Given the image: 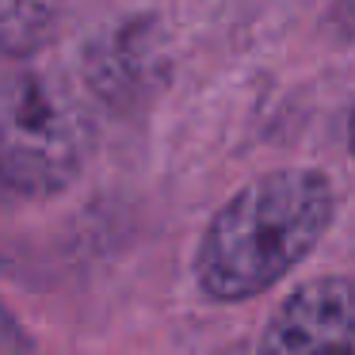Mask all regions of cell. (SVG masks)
Listing matches in <instances>:
<instances>
[{
    "label": "cell",
    "instance_id": "obj_1",
    "mask_svg": "<svg viewBox=\"0 0 355 355\" xmlns=\"http://www.w3.org/2000/svg\"><path fill=\"white\" fill-rule=\"evenodd\" d=\"M332 187L321 172L279 168L245 184L199 241L195 279L214 302H245L291 275L332 222Z\"/></svg>",
    "mask_w": 355,
    "mask_h": 355
},
{
    "label": "cell",
    "instance_id": "obj_2",
    "mask_svg": "<svg viewBox=\"0 0 355 355\" xmlns=\"http://www.w3.org/2000/svg\"><path fill=\"white\" fill-rule=\"evenodd\" d=\"M80 107L50 73L16 69L0 96V161L4 184L19 195L62 191L85 161Z\"/></svg>",
    "mask_w": 355,
    "mask_h": 355
},
{
    "label": "cell",
    "instance_id": "obj_3",
    "mask_svg": "<svg viewBox=\"0 0 355 355\" xmlns=\"http://www.w3.org/2000/svg\"><path fill=\"white\" fill-rule=\"evenodd\" d=\"M260 355H355V279L298 286L263 329Z\"/></svg>",
    "mask_w": 355,
    "mask_h": 355
},
{
    "label": "cell",
    "instance_id": "obj_4",
    "mask_svg": "<svg viewBox=\"0 0 355 355\" xmlns=\"http://www.w3.org/2000/svg\"><path fill=\"white\" fill-rule=\"evenodd\" d=\"M58 19V0H4V50L27 54L50 35Z\"/></svg>",
    "mask_w": 355,
    "mask_h": 355
},
{
    "label": "cell",
    "instance_id": "obj_5",
    "mask_svg": "<svg viewBox=\"0 0 355 355\" xmlns=\"http://www.w3.org/2000/svg\"><path fill=\"white\" fill-rule=\"evenodd\" d=\"M4 355H42L39 347H35V340L24 336V329L16 324V317H4Z\"/></svg>",
    "mask_w": 355,
    "mask_h": 355
},
{
    "label": "cell",
    "instance_id": "obj_6",
    "mask_svg": "<svg viewBox=\"0 0 355 355\" xmlns=\"http://www.w3.org/2000/svg\"><path fill=\"white\" fill-rule=\"evenodd\" d=\"M347 141H352V153H355V107H352V123H347Z\"/></svg>",
    "mask_w": 355,
    "mask_h": 355
}]
</instances>
